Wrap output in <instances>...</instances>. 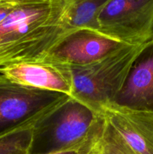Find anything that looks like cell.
Returning <instances> with one entry per match:
<instances>
[{
    "label": "cell",
    "mask_w": 153,
    "mask_h": 154,
    "mask_svg": "<svg viewBox=\"0 0 153 154\" xmlns=\"http://www.w3.org/2000/svg\"><path fill=\"white\" fill-rule=\"evenodd\" d=\"M98 32L124 45L153 38V0H110L97 17Z\"/></svg>",
    "instance_id": "cell-4"
},
{
    "label": "cell",
    "mask_w": 153,
    "mask_h": 154,
    "mask_svg": "<svg viewBox=\"0 0 153 154\" xmlns=\"http://www.w3.org/2000/svg\"><path fill=\"white\" fill-rule=\"evenodd\" d=\"M69 98L51 105L26 121L0 132V154H31L36 127Z\"/></svg>",
    "instance_id": "cell-10"
},
{
    "label": "cell",
    "mask_w": 153,
    "mask_h": 154,
    "mask_svg": "<svg viewBox=\"0 0 153 154\" xmlns=\"http://www.w3.org/2000/svg\"><path fill=\"white\" fill-rule=\"evenodd\" d=\"M108 124L134 154H153V112L134 109L115 102L102 107Z\"/></svg>",
    "instance_id": "cell-7"
},
{
    "label": "cell",
    "mask_w": 153,
    "mask_h": 154,
    "mask_svg": "<svg viewBox=\"0 0 153 154\" xmlns=\"http://www.w3.org/2000/svg\"><path fill=\"white\" fill-rule=\"evenodd\" d=\"M145 45H124L97 61L71 66V98L102 112L104 105L115 102Z\"/></svg>",
    "instance_id": "cell-2"
},
{
    "label": "cell",
    "mask_w": 153,
    "mask_h": 154,
    "mask_svg": "<svg viewBox=\"0 0 153 154\" xmlns=\"http://www.w3.org/2000/svg\"><path fill=\"white\" fill-rule=\"evenodd\" d=\"M124 44L92 30L74 32L65 38L50 57L70 67L89 64L100 60Z\"/></svg>",
    "instance_id": "cell-8"
},
{
    "label": "cell",
    "mask_w": 153,
    "mask_h": 154,
    "mask_svg": "<svg viewBox=\"0 0 153 154\" xmlns=\"http://www.w3.org/2000/svg\"><path fill=\"white\" fill-rule=\"evenodd\" d=\"M17 1H23V0H17ZM55 1H64V0H55Z\"/></svg>",
    "instance_id": "cell-14"
},
{
    "label": "cell",
    "mask_w": 153,
    "mask_h": 154,
    "mask_svg": "<svg viewBox=\"0 0 153 154\" xmlns=\"http://www.w3.org/2000/svg\"><path fill=\"white\" fill-rule=\"evenodd\" d=\"M110 1L70 0V24L73 32L82 29L98 32L97 17Z\"/></svg>",
    "instance_id": "cell-11"
},
{
    "label": "cell",
    "mask_w": 153,
    "mask_h": 154,
    "mask_svg": "<svg viewBox=\"0 0 153 154\" xmlns=\"http://www.w3.org/2000/svg\"><path fill=\"white\" fill-rule=\"evenodd\" d=\"M105 124L106 120L104 123L99 126L88 138L75 145L60 150H52L47 153L36 154H98L100 139Z\"/></svg>",
    "instance_id": "cell-12"
},
{
    "label": "cell",
    "mask_w": 153,
    "mask_h": 154,
    "mask_svg": "<svg viewBox=\"0 0 153 154\" xmlns=\"http://www.w3.org/2000/svg\"><path fill=\"white\" fill-rule=\"evenodd\" d=\"M70 0H23L0 20V69L47 57L73 32Z\"/></svg>",
    "instance_id": "cell-1"
},
{
    "label": "cell",
    "mask_w": 153,
    "mask_h": 154,
    "mask_svg": "<svg viewBox=\"0 0 153 154\" xmlns=\"http://www.w3.org/2000/svg\"><path fill=\"white\" fill-rule=\"evenodd\" d=\"M105 122L103 112L70 97L34 131L32 147L40 144V153L71 147L92 134Z\"/></svg>",
    "instance_id": "cell-3"
},
{
    "label": "cell",
    "mask_w": 153,
    "mask_h": 154,
    "mask_svg": "<svg viewBox=\"0 0 153 154\" xmlns=\"http://www.w3.org/2000/svg\"><path fill=\"white\" fill-rule=\"evenodd\" d=\"M119 105L153 112V38L146 43L115 100Z\"/></svg>",
    "instance_id": "cell-9"
},
{
    "label": "cell",
    "mask_w": 153,
    "mask_h": 154,
    "mask_svg": "<svg viewBox=\"0 0 153 154\" xmlns=\"http://www.w3.org/2000/svg\"><path fill=\"white\" fill-rule=\"evenodd\" d=\"M68 97L57 92L21 85L0 73V132Z\"/></svg>",
    "instance_id": "cell-5"
},
{
    "label": "cell",
    "mask_w": 153,
    "mask_h": 154,
    "mask_svg": "<svg viewBox=\"0 0 153 154\" xmlns=\"http://www.w3.org/2000/svg\"><path fill=\"white\" fill-rule=\"evenodd\" d=\"M106 120V119H105ZM98 154H134L122 137L106 121Z\"/></svg>",
    "instance_id": "cell-13"
},
{
    "label": "cell",
    "mask_w": 153,
    "mask_h": 154,
    "mask_svg": "<svg viewBox=\"0 0 153 154\" xmlns=\"http://www.w3.org/2000/svg\"><path fill=\"white\" fill-rule=\"evenodd\" d=\"M0 73L21 85L57 92L69 97L73 94L71 67L50 56L37 61L16 63L2 68Z\"/></svg>",
    "instance_id": "cell-6"
}]
</instances>
